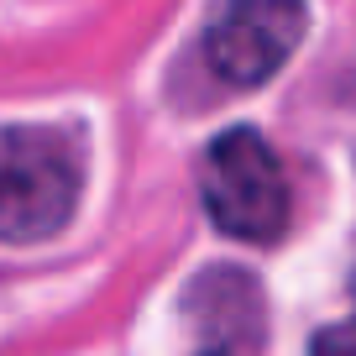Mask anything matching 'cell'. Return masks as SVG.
<instances>
[{
	"instance_id": "1",
	"label": "cell",
	"mask_w": 356,
	"mask_h": 356,
	"mask_svg": "<svg viewBox=\"0 0 356 356\" xmlns=\"http://www.w3.org/2000/svg\"><path fill=\"white\" fill-rule=\"evenodd\" d=\"M84 189L79 142L58 126H0V241L32 246L74 220Z\"/></svg>"
},
{
	"instance_id": "2",
	"label": "cell",
	"mask_w": 356,
	"mask_h": 356,
	"mask_svg": "<svg viewBox=\"0 0 356 356\" xmlns=\"http://www.w3.org/2000/svg\"><path fill=\"white\" fill-rule=\"evenodd\" d=\"M200 200L215 231L267 246L289 231V178L252 126H231L210 142L200 168Z\"/></svg>"
},
{
	"instance_id": "3",
	"label": "cell",
	"mask_w": 356,
	"mask_h": 356,
	"mask_svg": "<svg viewBox=\"0 0 356 356\" xmlns=\"http://www.w3.org/2000/svg\"><path fill=\"white\" fill-rule=\"evenodd\" d=\"M304 0H220L215 22L204 26V63L225 84H267L304 42Z\"/></svg>"
},
{
	"instance_id": "4",
	"label": "cell",
	"mask_w": 356,
	"mask_h": 356,
	"mask_svg": "<svg viewBox=\"0 0 356 356\" xmlns=\"http://www.w3.org/2000/svg\"><path fill=\"white\" fill-rule=\"evenodd\" d=\"M189 314L204 325V335H215L225 346H257L262 341V289L246 273H236V267L204 273L194 283Z\"/></svg>"
},
{
	"instance_id": "5",
	"label": "cell",
	"mask_w": 356,
	"mask_h": 356,
	"mask_svg": "<svg viewBox=\"0 0 356 356\" xmlns=\"http://www.w3.org/2000/svg\"><path fill=\"white\" fill-rule=\"evenodd\" d=\"M309 356H356V314L341 325H325L309 341Z\"/></svg>"
}]
</instances>
